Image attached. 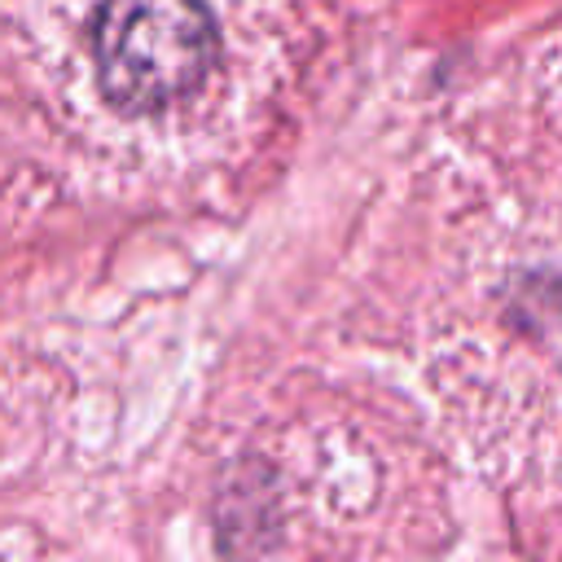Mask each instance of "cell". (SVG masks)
<instances>
[{"instance_id":"1","label":"cell","mask_w":562,"mask_h":562,"mask_svg":"<svg viewBox=\"0 0 562 562\" xmlns=\"http://www.w3.org/2000/svg\"><path fill=\"white\" fill-rule=\"evenodd\" d=\"M88 48L114 110L158 114L202 92L215 66V22L202 0H101Z\"/></svg>"}]
</instances>
